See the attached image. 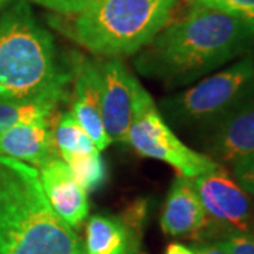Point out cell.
I'll use <instances>...</instances> for the list:
<instances>
[{"label":"cell","mask_w":254,"mask_h":254,"mask_svg":"<svg viewBox=\"0 0 254 254\" xmlns=\"http://www.w3.org/2000/svg\"><path fill=\"white\" fill-rule=\"evenodd\" d=\"M165 254H195L192 247L182 245V243H171L168 245Z\"/></svg>","instance_id":"obj_23"},{"label":"cell","mask_w":254,"mask_h":254,"mask_svg":"<svg viewBox=\"0 0 254 254\" xmlns=\"http://www.w3.org/2000/svg\"><path fill=\"white\" fill-rule=\"evenodd\" d=\"M177 0H93L79 11L73 40L108 58L133 55L165 27Z\"/></svg>","instance_id":"obj_4"},{"label":"cell","mask_w":254,"mask_h":254,"mask_svg":"<svg viewBox=\"0 0 254 254\" xmlns=\"http://www.w3.org/2000/svg\"><path fill=\"white\" fill-rule=\"evenodd\" d=\"M206 215L216 229L225 232L254 233V198L247 193L223 165L192 180Z\"/></svg>","instance_id":"obj_7"},{"label":"cell","mask_w":254,"mask_h":254,"mask_svg":"<svg viewBox=\"0 0 254 254\" xmlns=\"http://www.w3.org/2000/svg\"><path fill=\"white\" fill-rule=\"evenodd\" d=\"M100 76L102 119L112 141L127 144L133 118V76L120 58H108L98 64Z\"/></svg>","instance_id":"obj_9"},{"label":"cell","mask_w":254,"mask_h":254,"mask_svg":"<svg viewBox=\"0 0 254 254\" xmlns=\"http://www.w3.org/2000/svg\"><path fill=\"white\" fill-rule=\"evenodd\" d=\"M137 243L125 223L116 218L95 215L85 232V254H128Z\"/></svg>","instance_id":"obj_14"},{"label":"cell","mask_w":254,"mask_h":254,"mask_svg":"<svg viewBox=\"0 0 254 254\" xmlns=\"http://www.w3.org/2000/svg\"><path fill=\"white\" fill-rule=\"evenodd\" d=\"M195 254H229L226 249L220 245L219 242H200L193 247Z\"/></svg>","instance_id":"obj_22"},{"label":"cell","mask_w":254,"mask_h":254,"mask_svg":"<svg viewBox=\"0 0 254 254\" xmlns=\"http://www.w3.org/2000/svg\"><path fill=\"white\" fill-rule=\"evenodd\" d=\"M57 105L50 102H9L0 100V133L18 123L50 118Z\"/></svg>","instance_id":"obj_17"},{"label":"cell","mask_w":254,"mask_h":254,"mask_svg":"<svg viewBox=\"0 0 254 254\" xmlns=\"http://www.w3.org/2000/svg\"><path fill=\"white\" fill-rule=\"evenodd\" d=\"M133 118L128 130L127 144L143 157L168 164L180 177L196 178L219 168L209 155L198 153L175 134L164 119L151 95L133 76Z\"/></svg>","instance_id":"obj_6"},{"label":"cell","mask_w":254,"mask_h":254,"mask_svg":"<svg viewBox=\"0 0 254 254\" xmlns=\"http://www.w3.org/2000/svg\"><path fill=\"white\" fill-rule=\"evenodd\" d=\"M47 9L61 14H78L88 7L93 0H30Z\"/></svg>","instance_id":"obj_21"},{"label":"cell","mask_w":254,"mask_h":254,"mask_svg":"<svg viewBox=\"0 0 254 254\" xmlns=\"http://www.w3.org/2000/svg\"><path fill=\"white\" fill-rule=\"evenodd\" d=\"M73 69L60 63L54 38L34 17L26 1L0 16V100L50 102L66 95Z\"/></svg>","instance_id":"obj_3"},{"label":"cell","mask_w":254,"mask_h":254,"mask_svg":"<svg viewBox=\"0 0 254 254\" xmlns=\"http://www.w3.org/2000/svg\"><path fill=\"white\" fill-rule=\"evenodd\" d=\"M63 160L69 167L73 178L86 192L99 190L106 181V164L99 150L83 154L63 155Z\"/></svg>","instance_id":"obj_15"},{"label":"cell","mask_w":254,"mask_h":254,"mask_svg":"<svg viewBox=\"0 0 254 254\" xmlns=\"http://www.w3.org/2000/svg\"><path fill=\"white\" fill-rule=\"evenodd\" d=\"M50 118H40L18 123L0 133V155L41 167L48 160L58 157L54 131L50 128Z\"/></svg>","instance_id":"obj_13"},{"label":"cell","mask_w":254,"mask_h":254,"mask_svg":"<svg viewBox=\"0 0 254 254\" xmlns=\"http://www.w3.org/2000/svg\"><path fill=\"white\" fill-rule=\"evenodd\" d=\"M254 48V27L219 10L192 6L143 48L134 66L168 88L188 86Z\"/></svg>","instance_id":"obj_1"},{"label":"cell","mask_w":254,"mask_h":254,"mask_svg":"<svg viewBox=\"0 0 254 254\" xmlns=\"http://www.w3.org/2000/svg\"><path fill=\"white\" fill-rule=\"evenodd\" d=\"M199 136L206 155L220 165L253 154L254 93Z\"/></svg>","instance_id":"obj_8"},{"label":"cell","mask_w":254,"mask_h":254,"mask_svg":"<svg viewBox=\"0 0 254 254\" xmlns=\"http://www.w3.org/2000/svg\"><path fill=\"white\" fill-rule=\"evenodd\" d=\"M0 254H85L51 208L36 167L0 155Z\"/></svg>","instance_id":"obj_2"},{"label":"cell","mask_w":254,"mask_h":254,"mask_svg":"<svg viewBox=\"0 0 254 254\" xmlns=\"http://www.w3.org/2000/svg\"><path fill=\"white\" fill-rule=\"evenodd\" d=\"M253 93L254 53L250 51L222 71L164 98L160 112L167 123L200 134Z\"/></svg>","instance_id":"obj_5"},{"label":"cell","mask_w":254,"mask_h":254,"mask_svg":"<svg viewBox=\"0 0 254 254\" xmlns=\"http://www.w3.org/2000/svg\"><path fill=\"white\" fill-rule=\"evenodd\" d=\"M40 180L55 213L72 229L81 226L89 213L88 195L66 163L60 157L48 160L40 167Z\"/></svg>","instance_id":"obj_11"},{"label":"cell","mask_w":254,"mask_h":254,"mask_svg":"<svg viewBox=\"0 0 254 254\" xmlns=\"http://www.w3.org/2000/svg\"><path fill=\"white\" fill-rule=\"evenodd\" d=\"M161 229L167 236L206 239L216 236V229L206 215L190 178L177 177L164 203Z\"/></svg>","instance_id":"obj_10"},{"label":"cell","mask_w":254,"mask_h":254,"mask_svg":"<svg viewBox=\"0 0 254 254\" xmlns=\"http://www.w3.org/2000/svg\"><path fill=\"white\" fill-rule=\"evenodd\" d=\"M192 6H202L240 18L254 27V0H190Z\"/></svg>","instance_id":"obj_18"},{"label":"cell","mask_w":254,"mask_h":254,"mask_svg":"<svg viewBox=\"0 0 254 254\" xmlns=\"http://www.w3.org/2000/svg\"><path fill=\"white\" fill-rule=\"evenodd\" d=\"M232 170L240 187L254 198V153L232 164Z\"/></svg>","instance_id":"obj_20"},{"label":"cell","mask_w":254,"mask_h":254,"mask_svg":"<svg viewBox=\"0 0 254 254\" xmlns=\"http://www.w3.org/2000/svg\"><path fill=\"white\" fill-rule=\"evenodd\" d=\"M54 143L61 155L83 154L98 150L92 138L73 118L72 112L64 113L54 130Z\"/></svg>","instance_id":"obj_16"},{"label":"cell","mask_w":254,"mask_h":254,"mask_svg":"<svg viewBox=\"0 0 254 254\" xmlns=\"http://www.w3.org/2000/svg\"><path fill=\"white\" fill-rule=\"evenodd\" d=\"M229 254H254V233L225 232L216 239Z\"/></svg>","instance_id":"obj_19"},{"label":"cell","mask_w":254,"mask_h":254,"mask_svg":"<svg viewBox=\"0 0 254 254\" xmlns=\"http://www.w3.org/2000/svg\"><path fill=\"white\" fill-rule=\"evenodd\" d=\"M72 115L91 137L96 148H108L112 138L106 133L100 109V76L98 64L79 57L73 66Z\"/></svg>","instance_id":"obj_12"}]
</instances>
